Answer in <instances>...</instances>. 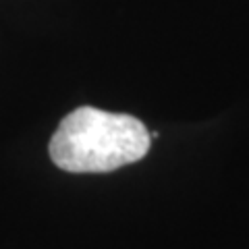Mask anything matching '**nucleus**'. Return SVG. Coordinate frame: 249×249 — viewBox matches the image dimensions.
Returning a JSON list of instances; mask_svg holds the SVG:
<instances>
[{"instance_id":"f257e3e1","label":"nucleus","mask_w":249,"mask_h":249,"mask_svg":"<svg viewBox=\"0 0 249 249\" xmlns=\"http://www.w3.org/2000/svg\"><path fill=\"white\" fill-rule=\"evenodd\" d=\"M152 135L131 114L93 106L75 108L50 139V158L67 173H110L150 152Z\"/></svg>"}]
</instances>
